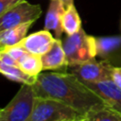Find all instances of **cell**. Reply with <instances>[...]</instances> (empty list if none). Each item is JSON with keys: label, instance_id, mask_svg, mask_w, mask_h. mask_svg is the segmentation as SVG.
Returning <instances> with one entry per match:
<instances>
[{"label": "cell", "instance_id": "6da1fadb", "mask_svg": "<svg viewBox=\"0 0 121 121\" xmlns=\"http://www.w3.org/2000/svg\"><path fill=\"white\" fill-rule=\"evenodd\" d=\"M36 97L58 100L84 115L105 102L70 72H42L33 85Z\"/></svg>", "mask_w": 121, "mask_h": 121}, {"label": "cell", "instance_id": "7a4b0ae2", "mask_svg": "<svg viewBox=\"0 0 121 121\" xmlns=\"http://www.w3.org/2000/svg\"><path fill=\"white\" fill-rule=\"evenodd\" d=\"M68 67L82 64L96 57L95 37L88 35L81 27L73 35H67L62 41Z\"/></svg>", "mask_w": 121, "mask_h": 121}, {"label": "cell", "instance_id": "3957f363", "mask_svg": "<svg viewBox=\"0 0 121 121\" xmlns=\"http://www.w3.org/2000/svg\"><path fill=\"white\" fill-rule=\"evenodd\" d=\"M36 95L33 85L23 84L13 98L0 111V121H27Z\"/></svg>", "mask_w": 121, "mask_h": 121}, {"label": "cell", "instance_id": "277c9868", "mask_svg": "<svg viewBox=\"0 0 121 121\" xmlns=\"http://www.w3.org/2000/svg\"><path fill=\"white\" fill-rule=\"evenodd\" d=\"M83 115L71 107L54 99L36 97L27 121H66L81 118Z\"/></svg>", "mask_w": 121, "mask_h": 121}, {"label": "cell", "instance_id": "5b68a950", "mask_svg": "<svg viewBox=\"0 0 121 121\" xmlns=\"http://www.w3.org/2000/svg\"><path fill=\"white\" fill-rule=\"evenodd\" d=\"M42 14L39 5L24 1L0 15V31L27 23H34Z\"/></svg>", "mask_w": 121, "mask_h": 121}, {"label": "cell", "instance_id": "8992f818", "mask_svg": "<svg viewBox=\"0 0 121 121\" xmlns=\"http://www.w3.org/2000/svg\"><path fill=\"white\" fill-rule=\"evenodd\" d=\"M69 68L70 73L75 75L82 82H96L112 79L113 66L108 60L96 61L95 59Z\"/></svg>", "mask_w": 121, "mask_h": 121}, {"label": "cell", "instance_id": "52a82bcc", "mask_svg": "<svg viewBox=\"0 0 121 121\" xmlns=\"http://www.w3.org/2000/svg\"><path fill=\"white\" fill-rule=\"evenodd\" d=\"M83 83L95 92L108 107L121 113V88H119L112 79Z\"/></svg>", "mask_w": 121, "mask_h": 121}, {"label": "cell", "instance_id": "ba28073f", "mask_svg": "<svg viewBox=\"0 0 121 121\" xmlns=\"http://www.w3.org/2000/svg\"><path fill=\"white\" fill-rule=\"evenodd\" d=\"M56 38L52 36L49 30L43 29L27 35L19 44L28 53L42 56L45 54L53 45Z\"/></svg>", "mask_w": 121, "mask_h": 121}, {"label": "cell", "instance_id": "9c48e42d", "mask_svg": "<svg viewBox=\"0 0 121 121\" xmlns=\"http://www.w3.org/2000/svg\"><path fill=\"white\" fill-rule=\"evenodd\" d=\"M43 70H58L68 67L66 55L60 39H56L51 48L41 56Z\"/></svg>", "mask_w": 121, "mask_h": 121}, {"label": "cell", "instance_id": "30bf717a", "mask_svg": "<svg viewBox=\"0 0 121 121\" xmlns=\"http://www.w3.org/2000/svg\"><path fill=\"white\" fill-rule=\"evenodd\" d=\"M65 11L60 0H51L44 20V29L53 30L56 39H60L63 31L62 17Z\"/></svg>", "mask_w": 121, "mask_h": 121}, {"label": "cell", "instance_id": "8fae6325", "mask_svg": "<svg viewBox=\"0 0 121 121\" xmlns=\"http://www.w3.org/2000/svg\"><path fill=\"white\" fill-rule=\"evenodd\" d=\"M32 24L27 23L0 31V48L19 44L26 37V33Z\"/></svg>", "mask_w": 121, "mask_h": 121}, {"label": "cell", "instance_id": "7c38bea8", "mask_svg": "<svg viewBox=\"0 0 121 121\" xmlns=\"http://www.w3.org/2000/svg\"><path fill=\"white\" fill-rule=\"evenodd\" d=\"M0 72L8 79L20 82L22 84L34 85L38 78V76H31L26 73L19 66H9L4 63H0Z\"/></svg>", "mask_w": 121, "mask_h": 121}, {"label": "cell", "instance_id": "4fadbf2b", "mask_svg": "<svg viewBox=\"0 0 121 121\" xmlns=\"http://www.w3.org/2000/svg\"><path fill=\"white\" fill-rule=\"evenodd\" d=\"M96 56L106 59L110 54L121 47V36L95 37Z\"/></svg>", "mask_w": 121, "mask_h": 121}, {"label": "cell", "instance_id": "5bb4252c", "mask_svg": "<svg viewBox=\"0 0 121 121\" xmlns=\"http://www.w3.org/2000/svg\"><path fill=\"white\" fill-rule=\"evenodd\" d=\"M82 121H121V113L104 106L90 110L82 116Z\"/></svg>", "mask_w": 121, "mask_h": 121}, {"label": "cell", "instance_id": "9a60e30c", "mask_svg": "<svg viewBox=\"0 0 121 121\" xmlns=\"http://www.w3.org/2000/svg\"><path fill=\"white\" fill-rule=\"evenodd\" d=\"M62 27L66 35H73L80 30L81 20L74 5L64 11L62 17Z\"/></svg>", "mask_w": 121, "mask_h": 121}, {"label": "cell", "instance_id": "2e32d148", "mask_svg": "<svg viewBox=\"0 0 121 121\" xmlns=\"http://www.w3.org/2000/svg\"><path fill=\"white\" fill-rule=\"evenodd\" d=\"M18 64L23 71L31 76H38L43 71L41 56H37L28 52L24 55V57L19 60Z\"/></svg>", "mask_w": 121, "mask_h": 121}, {"label": "cell", "instance_id": "e0dca14e", "mask_svg": "<svg viewBox=\"0 0 121 121\" xmlns=\"http://www.w3.org/2000/svg\"><path fill=\"white\" fill-rule=\"evenodd\" d=\"M0 50H3L5 52H7L9 56H11L17 62H19V60L24 57V55L27 52L22 45L20 44H16V45H11V46H7L4 48H0Z\"/></svg>", "mask_w": 121, "mask_h": 121}, {"label": "cell", "instance_id": "ac0fdd59", "mask_svg": "<svg viewBox=\"0 0 121 121\" xmlns=\"http://www.w3.org/2000/svg\"><path fill=\"white\" fill-rule=\"evenodd\" d=\"M26 0H0V15Z\"/></svg>", "mask_w": 121, "mask_h": 121}, {"label": "cell", "instance_id": "d6986e66", "mask_svg": "<svg viewBox=\"0 0 121 121\" xmlns=\"http://www.w3.org/2000/svg\"><path fill=\"white\" fill-rule=\"evenodd\" d=\"M0 63H4L9 66H19L18 62L11 56H9L7 52L3 50H0Z\"/></svg>", "mask_w": 121, "mask_h": 121}, {"label": "cell", "instance_id": "ffe728a7", "mask_svg": "<svg viewBox=\"0 0 121 121\" xmlns=\"http://www.w3.org/2000/svg\"><path fill=\"white\" fill-rule=\"evenodd\" d=\"M112 79L119 88H121V66L120 67H114L113 66L112 74Z\"/></svg>", "mask_w": 121, "mask_h": 121}, {"label": "cell", "instance_id": "44dd1931", "mask_svg": "<svg viewBox=\"0 0 121 121\" xmlns=\"http://www.w3.org/2000/svg\"><path fill=\"white\" fill-rule=\"evenodd\" d=\"M63 7L65 8V9H67L68 8H70L71 6L74 5V0H60Z\"/></svg>", "mask_w": 121, "mask_h": 121}, {"label": "cell", "instance_id": "7402d4cb", "mask_svg": "<svg viewBox=\"0 0 121 121\" xmlns=\"http://www.w3.org/2000/svg\"><path fill=\"white\" fill-rule=\"evenodd\" d=\"M82 118V117H81ZM81 118H77V119H71V120H66V121H82Z\"/></svg>", "mask_w": 121, "mask_h": 121}]
</instances>
